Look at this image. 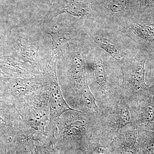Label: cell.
Listing matches in <instances>:
<instances>
[{
    "label": "cell",
    "instance_id": "cell-1",
    "mask_svg": "<svg viewBox=\"0 0 154 154\" xmlns=\"http://www.w3.org/2000/svg\"><path fill=\"white\" fill-rule=\"evenodd\" d=\"M85 56L88 84L100 111L112 108L122 99L121 66L103 50L90 42Z\"/></svg>",
    "mask_w": 154,
    "mask_h": 154
},
{
    "label": "cell",
    "instance_id": "cell-2",
    "mask_svg": "<svg viewBox=\"0 0 154 154\" xmlns=\"http://www.w3.org/2000/svg\"><path fill=\"white\" fill-rule=\"evenodd\" d=\"M55 137L65 150L85 152L91 144L99 140L96 115L77 110L64 112L59 120Z\"/></svg>",
    "mask_w": 154,
    "mask_h": 154
},
{
    "label": "cell",
    "instance_id": "cell-3",
    "mask_svg": "<svg viewBox=\"0 0 154 154\" xmlns=\"http://www.w3.org/2000/svg\"><path fill=\"white\" fill-rule=\"evenodd\" d=\"M18 135L22 139L43 141L48 139L46 128L49 121V92L47 83L18 110Z\"/></svg>",
    "mask_w": 154,
    "mask_h": 154
},
{
    "label": "cell",
    "instance_id": "cell-4",
    "mask_svg": "<svg viewBox=\"0 0 154 154\" xmlns=\"http://www.w3.org/2000/svg\"><path fill=\"white\" fill-rule=\"evenodd\" d=\"M87 34L90 43L103 50L119 65L138 53L130 39L116 28L91 22Z\"/></svg>",
    "mask_w": 154,
    "mask_h": 154
},
{
    "label": "cell",
    "instance_id": "cell-5",
    "mask_svg": "<svg viewBox=\"0 0 154 154\" xmlns=\"http://www.w3.org/2000/svg\"><path fill=\"white\" fill-rule=\"evenodd\" d=\"M87 41H80L73 46L66 66L63 72L62 82L60 84L64 98L68 105L71 102L78 90L88 82L85 57L80 51Z\"/></svg>",
    "mask_w": 154,
    "mask_h": 154
},
{
    "label": "cell",
    "instance_id": "cell-6",
    "mask_svg": "<svg viewBox=\"0 0 154 154\" xmlns=\"http://www.w3.org/2000/svg\"><path fill=\"white\" fill-rule=\"evenodd\" d=\"M55 57L51 58L43 72L49 92V121L46 132L51 142L55 140L57 127L61 116L68 110H75L69 106L64 98L58 80Z\"/></svg>",
    "mask_w": 154,
    "mask_h": 154
},
{
    "label": "cell",
    "instance_id": "cell-7",
    "mask_svg": "<svg viewBox=\"0 0 154 154\" xmlns=\"http://www.w3.org/2000/svg\"><path fill=\"white\" fill-rule=\"evenodd\" d=\"M100 142L109 146L120 130L131 123L129 107L126 101L122 100L114 107L96 115Z\"/></svg>",
    "mask_w": 154,
    "mask_h": 154
},
{
    "label": "cell",
    "instance_id": "cell-8",
    "mask_svg": "<svg viewBox=\"0 0 154 154\" xmlns=\"http://www.w3.org/2000/svg\"><path fill=\"white\" fill-rule=\"evenodd\" d=\"M131 123L138 130L154 131V85L127 101Z\"/></svg>",
    "mask_w": 154,
    "mask_h": 154
},
{
    "label": "cell",
    "instance_id": "cell-9",
    "mask_svg": "<svg viewBox=\"0 0 154 154\" xmlns=\"http://www.w3.org/2000/svg\"><path fill=\"white\" fill-rule=\"evenodd\" d=\"M120 64L123 77L122 100L127 101L136 94L145 90L149 86L145 81V66L147 58L139 55Z\"/></svg>",
    "mask_w": 154,
    "mask_h": 154
},
{
    "label": "cell",
    "instance_id": "cell-10",
    "mask_svg": "<svg viewBox=\"0 0 154 154\" xmlns=\"http://www.w3.org/2000/svg\"><path fill=\"white\" fill-rule=\"evenodd\" d=\"M137 134L138 129L131 123L122 128L109 145L110 154H139Z\"/></svg>",
    "mask_w": 154,
    "mask_h": 154
},
{
    "label": "cell",
    "instance_id": "cell-11",
    "mask_svg": "<svg viewBox=\"0 0 154 154\" xmlns=\"http://www.w3.org/2000/svg\"><path fill=\"white\" fill-rule=\"evenodd\" d=\"M52 40L51 57H56L58 53L67 49L72 44H74L77 40V35L73 31L63 32H51L50 33Z\"/></svg>",
    "mask_w": 154,
    "mask_h": 154
},
{
    "label": "cell",
    "instance_id": "cell-12",
    "mask_svg": "<svg viewBox=\"0 0 154 154\" xmlns=\"http://www.w3.org/2000/svg\"><path fill=\"white\" fill-rule=\"evenodd\" d=\"M92 7L87 0H67L65 4L63 12H66L81 18L88 17L91 14Z\"/></svg>",
    "mask_w": 154,
    "mask_h": 154
},
{
    "label": "cell",
    "instance_id": "cell-13",
    "mask_svg": "<svg viewBox=\"0 0 154 154\" xmlns=\"http://www.w3.org/2000/svg\"><path fill=\"white\" fill-rule=\"evenodd\" d=\"M136 145L139 154H154V131L138 130Z\"/></svg>",
    "mask_w": 154,
    "mask_h": 154
},
{
    "label": "cell",
    "instance_id": "cell-14",
    "mask_svg": "<svg viewBox=\"0 0 154 154\" xmlns=\"http://www.w3.org/2000/svg\"><path fill=\"white\" fill-rule=\"evenodd\" d=\"M85 154H110V147L102 144L98 140L90 146Z\"/></svg>",
    "mask_w": 154,
    "mask_h": 154
},
{
    "label": "cell",
    "instance_id": "cell-15",
    "mask_svg": "<svg viewBox=\"0 0 154 154\" xmlns=\"http://www.w3.org/2000/svg\"><path fill=\"white\" fill-rule=\"evenodd\" d=\"M35 151L36 154H56L50 145L45 143L36 145L35 146Z\"/></svg>",
    "mask_w": 154,
    "mask_h": 154
},
{
    "label": "cell",
    "instance_id": "cell-16",
    "mask_svg": "<svg viewBox=\"0 0 154 154\" xmlns=\"http://www.w3.org/2000/svg\"><path fill=\"white\" fill-rule=\"evenodd\" d=\"M145 81L149 86L154 84V63L149 67H145Z\"/></svg>",
    "mask_w": 154,
    "mask_h": 154
},
{
    "label": "cell",
    "instance_id": "cell-17",
    "mask_svg": "<svg viewBox=\"0 0 154 154\" xmlns=\"http://www.w3.org/2000/svg\"><path fill=\"white\" fill-rule=\"evenodd\" d=\"M64 154H85L83 152L77 150H66Z\"/></svg>",
    "mask_w": 154,
    "mask_h": 154
},
{
    "label": "cell",
    "instance_id": "cell-18",
    "mask_svg": "<svg viewBox=\"0 0 154 154\" xmlns=\"http://www.w3.org/2000/svg\"><path fill=\"white\" fill-rule=\"evenodd\" d=\"M154 3V0H145V4L146 7H151Z\"/></svg>",
    "mask_w": 154,
    "mask_h": 154
},
{
    "label": "cell",
    "instance_id": "cell-19",
    "mask_svg": "<svg viewBox=\"0 0 154 154\" xmlns=\"http://www.w3.org/2000/svg\"></svg>",
    "mask_w": 154,
    "mask_h": 154
}]
</instances>
